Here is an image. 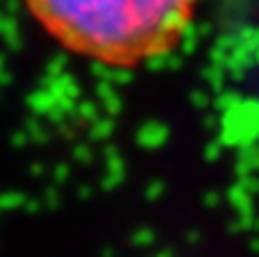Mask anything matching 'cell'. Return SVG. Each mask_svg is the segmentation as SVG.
Returning <instances> with one entry per match:
<instances>
[{
  "mask_svg": "<svg viewBox=\"0 0 259 257\" xmlns=\"http://www.w3.org/2000/svg\"><path fill=\"white\" fill-rule=\"evenodd\" d=\"M200 0H23L62 48L112 68H134L182 44Z\"/></svg>",
  "mask_w": 259,
  "mask_h": 257,
  "instance_id": "1",
  "label": "cell"
}]
</instances>
